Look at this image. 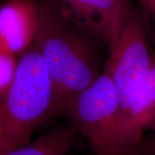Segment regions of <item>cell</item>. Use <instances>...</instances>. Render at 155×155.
<instances>
[{
  "instance_id": "10",
  "label": "cell",
  "mask_w": 155,
  "mask_h": 155,
  "mask_svg": "<svg viewBox=\"0 0 155 155\" xmlns=\"http://www.w3.org/2000/svg\"><path fill=\"white\" fill-rule=\"evenodd\" d=\"M124 155H155V152L153 149L151 143H146L143 141L134 149L129 151Z\"/></svg>"
},
{
  "instance_id": "7",
  "label": "cell",
  "mask_w": 155,
  "mask_h": 155,
  "mask_svg": "<svg viewBox=\"0 0 155 155\" xmlns=\"http://www.w3.org/2000/svg\"><path fill=\"white\" fill-rule=\"evenodd\" d=\"M39 0H5L0 5V50L19 57L33 44L38 27Z\"/></svg>"
},
{
  "instance_id": "6",
  "label": "cell",
  "mask_w": 155,
  "mask_h": 155,
  "mask_svg": "<svg viewBox=\"0 0 155 155\" xmlns=\"http://www.w3.org/2000/svg\"><path fill=\"white\" fill-rule=\"evenodd\" d=\"M70 18L110 44L133 9L127 0H55Z\"/></svg>"
},
{
  "instance_id": "1",
  "label": "cell",
  "mask_w": 155,
  "mask_h": 155,
  "mask_svg": "<svg viewBox=\"0 0 155 155\" xmlns=\"http://www.w3.org/2000/svg\"><path fill=\"white\" fill-rule=\"evenodd\" d=\"M100 41L68 17L55 0H39L35 43L53 83L54 116L63 115L102 72Z\"/></svg>"
},
{
  "instance_id": "2",
  "label": "cell",
  "mask_w": 155,
  "mask_h": 155,
  "mask_svg": "<svg viewBox=\"0 0 155 155\" xmlns=\"http://www.w3.org/2000/svg\"><path fill=\"white\" fill-rule=\"evenodd\" d=\"M54 87L34 43L18 57L12 80L0 96V154L28 144L35 129L54 117Z\"/></svg>"
},
{
  "instance_id": "11",
  "label": "cell",
  "mask_w": 155,
  "mask_h": 155,
  "mask_svg": "<svg viewBox=\"0 0 155 155\" xmlns=\"http://www.w3.org/2000/svg\"><path fill=\"white\" fill-rule=\"evenodd\" d=\"M144 10L155 20V0H140Z\"/></svg>"
},
{
  "instance_id": "3",
  "label": "cell",
  "mask_w": 155,
  "mask_h": 155,
  "mask_svg": "<svg viewBox=\"0 0 155 155\" xmlns=\"http://www.w3.org/2000/svg\"><path fill=\"white\" fill-rule=\"evenodd\" d=\"M121 113L115 84L103 68L99 76L70 102L63 115L91 145L96 155H108Z\"/></svg>"
},
{
  "instance_id": "8",
  "label": "cell",
  "mask_w": 155,
  "mask_h": 155,
  "mask_svg": "<svg viewBox=\"0 0 155 155\" xmlns=\"http://www.w3.org/2000/svg\"><path fill=\"white\" fill-rule=\"evenodd\" d=\"M77 134L74 127H59L0 155H67L75 144Z\"/></svg>"
},
{
  "instance_id": "5",
  "label": "cell",
  "mask_w": 155,
  "mask_h": 155,
  "mask_svg": "<svg viewBox=\"0 0 155 155\" xmlns=\"http://www.w3.org/2000/svg\"><path fill=\"white\" fill-rule=\"evenodd\" d=\"M155 120V57L147 76L119 116L108 155H124L143 141Z\"/></svg>"
},
{
  "instance_id": "12",
  "label": "cell",
  "mask_w": 155,
  "mask_h": 155,
  "mask_svg": "<svg viewBox=\"0 0 155 155\" xmlns=\"http://www.w3.org/2000/svg\"><path fill=\"white\" fill-rule=\"evenodd\" d=\"M151 128L153 129V140H152V142H151V146H152L153 149V151L155 152V120L154 122H153V123Z\"/></svg>"
},
{
  "instance_id": "4",
  "label": "cell",
  "mask_w": 155,
  "mask_h": 155,
  "mask_svg": "<svg viewBox=\"0 0 155 155\" xmlns=\"http://www.w3.org/2000/svg\"><path fill=\"white\" fill-rule=\"evenodd\" d=\"M108 48L109 58L104 69L115 84L122 113L144 82L155 57L144 25L134 10Z\"/></svg>"
},
{
  "instance_id": "9",
  "label": "cell",
  "mask_w": 155,
  "mask_h": 155,
  "mask_svg": "<svg viewBox=\"0 0 155 155\" xmlns=\"http://www.w3.org/2000/svg\"><path fill=\"white\" fill-rule=\"evenodd\" d=\"M17 61L16 57L0 50V96L4 93L12 80Z\"/></svg>"
}]
</instances>
